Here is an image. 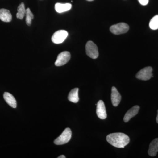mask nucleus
Listing matches in <instances>:
<instances>
[{
	"label": "nucleus",
	"instance_id": "obj_16",
	"mask_svg": "<svg viewBox=\"0 0 158 158\" xmlns=\"http://www.w3.org/2000/svg\"><path fill=\"white\" fill-rule=\"evenodd\" d=\"M18 12L16 14V17L20 19H23L26 15V9L23 3H21L18 7Z\"/></svg>",
	"mask_w": 158,
	"mask_h": 158
},
{
	"label": "nucleus",
	"instance_id": "obj_5",
	"mask_svg": "<svg viewBox=\"0 0 158 158\" xmlns=\"http://www.w3.org/2000/svg\"><path fill=\"white\" fill-rule=\"evenodd\" d=\"M153 69L151 66L145 67L142 69L136 74L137 79L142 81H148L153 77L152 73Z\"/></svg>",
	"mask_w": 158,
	"mask_h": 158
},
{
	"label": "nucleus",
	"instance_id": "obj_3",
	"mask_svg": "<svg viewBox=\"0 0 158 158\" xmlns=\"http://www.w3.org/2000/svg\"><path fill=\"white\" fill-rule=\"evenodd\" d=\"M129 30V26L124 23H118L117 24L111 26L110 31L115 35L125 34Z\"/></svg>",
	"mask_w": 158,
	"mask_h": 158
},
{
	"label": "nucleus",
	"instance_id": "obj_17",
	"mask_svg": "<svg viewBox=\"0 0 158 158\" xmlns=\"http://www.w3.org/2000/svg\"><path fill=\"white\" fill-rule=\"evenodd\" d=\"M26 23L28 26H31L32 24V19H34V15L31 12L30 8H27L26 9Z\"/></svg>",
	"mask_w": 158,
	"mask_h": 158
},
{
	"label": "nucleus",
	"instance_id": "obj_11",
	"mask_svg": "<svg viewBox=\"0 0 158 158\" xmlns=\"http://www.w3.org/2000/svg\"><path fill=\"white\" fill-rule=\"evenodd\" d=\"M158 152V138H155L149 144L148 155L151 156H155Z\"/></svg>",
	"mask_w": 158,
	"mask_h": 158
},
{
	"label": "nucleus",
	"instance_id": "obj_2",
	"mask_svg": "<svg viewBox=\"0 0 158 158\" xmlns=\"http://www.w3.org/2000/svg\"><path fill=\"white\" fill-rule=\"evenodd\" d=\"M72 137V131L69 128H66L59 137L54 141L56 145H62L66 144L70 141Z\"/></svg>",
	"mask_w": 158,
	"mask_h": 158
},
{
	"label": "nucleus",
	"instance_id": "obj_6",
	"mask_svg": "<svg viewBox=\"0 0 158 158\" xmlns=\"http://www.w3.org/2000/svg\"><path fill=\"white\" fill-rule=\"evenodd\" d=\"M68 35L67 31L65 30H59L55 32L52 36V41L56 44L62 43L68 37Z\"/></svg>",
	"mask_w": 158,
	"mask_h": 158
},
{
	"label": "nucleus",
	"instance_id": "obj_7",
	"mask_svg": "<svg viewBox=\"0 0 158 158\" xmlns=\"http://www.w3.org/2000/svg\"><path fill=\"white\" fill-rule=\"evenodd\" d=\"M70 53L67 51H64L58 55L55 62V65L57 66H61L65 65L70 59Z\"/></svg>",
	"mask_w": 158,
	"mask_h": 158
},
{
	"label": "nucleus",
	"instance_id": "obj_10",
	"mask_svg": "<svg viewBox=\"0 0 158 158\" xmlns=\"http://www.w3.org/2000/svg\"><path fill=\"white\" fill-rule=\"evenodd\" d=\"M139 110H140V107L138 106H134L132 108L130 109L127 112L124 116L123 120L125 122H128L131 118L135 116L138 114Z\"/></svg>",
	"mask_w": 158,
	"mask_h": 158
},
{
	"label": "nucleus",
	"instance_id": "obj_21",
	"mask_svg": "<svg viewBox=\"0 0 158 158\" xmlns=\"http://www.w3.org/2000/svg\"><path fill=\"white\" fill-rule=\"evenodd\" d=\"M157 116L156 118V122L158 123V110L157 111Z\"/></svg>",
	"mask_w": 158,
	"mask_h": 158
},
{
	"label": "nucleus",
	"instance_id": "obj_15",
	"mask_svg": "<svg viewBox=\"0 0 158 158\" xmlns=\"http://www.w3.org/2000/svg\"><path fill=\"white\" fill-rule=\"evenodd\" d=\"M78 91L79 89L78 88H75L71 90L68 97V100L69 101L74 103H76L79 102Z\"/></svg>",
	"mask_w": 158,
	"mask_h": 158
},
{
	"label": "nucleus",
	"instance_id": "obj_18",
	"mask_svg": "<svg viewBox=\"0 0 158 158\" xmlns=\"http://www.w3.org/2000/svg\"><path fill=\"white\" fill-rule=\"evenodd\" d=\"M149 27L152 30L158 29V15H156L151 19L149 23Z\"/></svg>",
	"mask_w": 158,
	"mask_h": 158
},
{
	"label": "nucleus",
	"instance_id": "obj_14",
	"mask_svg": "<svg viewBox=\"0 0 158 158\" xmlns=\"http://www.w3.org/2000/svg\"><path fill=\"white\" fill-rule=\"evenodd\" d=\"M0 19L4 22H11L12 19V15L10 11L6 9H0Z\"/></svg>",
	"mask_w": 158,
	"mask_h": 158
},
{
	"label": "nucleus",
	"instance_id": "obj_12",
	"mask_svg": "<svg viewBox=\"0 0 158 158\" xmlns=\"http://www.w3.org/2000/svg\"><path fill=\"white\" fill-rule=\"evenodd\" d=\"M55 10L58 13H62L69 11L72 8V5L70 3H57L55 5Z\"/></svg>",
	"mask_w": 158,
	"mask_h": 158
},
{
	"label": "nucleus",
	"instance_id": "obj_8",
	"mask_svg": "<svg viewBox=\"0 0 158 158\" xmlns=\"http://www.w3.org/2000/svg\"><path fill=\"white\" fill-rule=\"evenodd\" d=\"M96 106V113L98 118L102 119H106L107 117V113L103 101H99Z\"/></svg>",
	"mask_w": 158,
	"mask_h": 158
},
{
	"label": "nucleus",
	"instance_id": "obj_13",
	"mask_svg": "<svg viewBox=\"0 0 158 158\" xmlns=\"http://www.w3.org/2000/svg\"><path fill=\"white\" fill-rule=\"evenodd\" d=\"M4 99L6 102L13 108H15L17 106V102L15 98L14 97L9 93V92H5L3 95Z\"/></svg>",
	"mask_w": 158,
	"mask_h": 158
},
{
	"label": "nucleus",
	"instance_id": "obj_4",
	"mask_svg": "<svg viewBox=\"0 0 158 158\" xmlns=\"http://www.w3.org/2000/svg\"><path fill=\"white\" fill-rule=\"evenodd\" d=\"M86 54L91 59H96L98 57V48L92 41H89L86 44Z\"/></svg>",
	"mask_w": 158,
	"mask_h": 158
},
{
	"label": "nucleus",
	"instance_id": "obj_22",
	"mask_svg": "<svg viewBox=\"0 0 158 158\" xmlns=\"http://www.w3.org/2000/svg\"><path fill=\"white\" fill-rule=\"evenodd\" d=\"M87 1H89V2H91V1H93L94 0H87Z\"/></svg>",
	"mask_w": 158,
	"mask_h": 158
},
{
	"label": "nucleus",
	"instance_id": "obj_20",
	"mask_svg": "<svg viewBox=\"0 0 158 158\" xmlns=\"http://www.w3.org/2000/svg\"><path fill=\"white\" fill-rule=\"evenodd\" d=\"M58 158H65V156L64 155H61L58 157Z\"/></svg>",
	"mask_w": 158,
	"mask_h": 158
},
{
	"label": "nucleus",
	"instance_id": "obj_1",
	"mask_svg": "<svg viewBox=\"0 0 158 158\" xmlns=\"http://www.w3.org/2000/svg\"><path fill=\"white\" fill-rule=\"evenodd\" d=\"M107 141L114 147L123 148L130 142L129 137L122 133H114L108 135Z\"/></svg>",
	"mask_w": 158,
	"mask_h": 158
},
{
	"label": "nucleus",
	"instance_id": "obj_19",
	"mask_svg": "<svg viewBox=\"0 0 158 158\" xmlns=\"http://www.w3.org/2000/svg\"><path fill=\"white\" fill-rule=\"evenodd\" d=\"M139 2L142 6H146L148 4L149 0H138Z\"/></svg>",
	"mask_w": 158,
	"mask_h": 158
},
{
	"label": "nucleus",
	"instance_id": "obj_9",
	"mask_svg": "<svg viewBox=\"0 0 158 158\" xmlns=\"http://www.w3.org/2000/svg\"><path fill=\"white\" fill-rule=\"evenodd\" d=\"M121 96L115 87L112 88V93H111V101L114 106L116 107L119 105L121 101Z\"/></svg>",
	"mask_w": 158,
	"mask_h": 158
}]
</instances>
